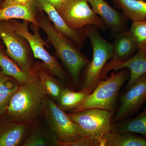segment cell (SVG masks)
I'll return each mask as SVG.
<instances>
[{
	"instance_id": "3",
	"label": "cell",
	"mask_w": 146,
	"mask_h": 146,
	"mask_svg": "<svg viewBox=\"0 0 146 146\" xmlns=\"http://www.w3.org/2000/svg\"><path fill=\"white\" fill-rule=\"evenodd\" d=\"M83 29L91 42L93 58L86 67L82 89L92 93L102 79V74L108 60L112 58L113 46L112 43L108 42L100 34L96 27L89 25Z\"/></svg>"
},
{
	"instance_id": "20",
	"label": "cell",
	"mask_w": 146,
	"mask_h": 146,
	"mask_svg": "<svg viewBox=\"0 0 146 146\" xmlns=\"http://www.w3.org/2000/svg\"><path fill=\"white\" fill-rule=\"evenodd\" d=\"M0 67L1 74L16 80L18 83L22 84L33 81L37 77L25 72L16 63L9 58L0 50Z\"/></svg>"
},
{
	"instance_id": "8",
	"label": "cell",
	"mask_w": 146,
	"mask_h": 146,
	"mask_svg": "<svg viewBox=\"0 0 146 146\" xmlns=\"http://www.w3.org/2000/svg\"><path fill=\"white\" fill-rule=\"evenodd\" d=\"M58 12L73 29H82L89 25L95 26L103 31L108 29L102 19L90 8L87 0H65Z\"/></svg>"
},
{
	"instance_id": "10",
	"label": "cell",
	"mask_w": 146,
	"mask_h": 146,
	"mask_svg": "<svg viewBox=\"0 0 146 146\" xmlns=\"http://www.w3.org/2000/svg\"><path fill=\"white\" fill-rule=\"evenodd\" d=\"M120 102L112 123L136 114L146 103V73L127 88L120 99Z\"/></svg>"
},
{
	"instance_id": "19",
	"label": "cell",
	"mask_w": 146,
	"mask_h": 146,
	"mask_svg": "<svg viewBox=\"0 0 146 146\" xmlns=\"http://www.w3.org/2000/svg\"><path fill=\"white\" fill-rule=\"evenodd\" d=\"M114 5L122 11L127 20L132 22L146 19V2L145 0H113Z\"/></svg>"
},
{
	"instance_id": "17",
	"label": "cell",
	"mask_w": 146,
	"mask_h": 146,
	"mask_svg": "<svg viewBox=\"0 0 146 146\" xmlns=\"http://www.w3.org/2000/svg\"><path fill=\"white\" fill-rule=\"evenodd\" d=\"M100 146H146V138L137 133L110 131L100 141Z\"/></svg>"
},
{
	"instance_id": "5",
	"label": "cell",
	"mask_w": 146,
	"mask_h": 146,
	"mask_svg": "<svg viewBox=\"0 0 146 146\" xmlns=\"http://www.w3.org/2000/svg\"><path fill=\"white\" fill-rule=\"evenodd\" d=\"M42 113L56 142H74L86 136L79 126L46 95L44 98Z\"/></svg>"
},
{
	"instance_id": "23",
	"label": "cell",
	"mask_w": 146,
	"mask_h": 146,
	"mask_svg": "<svg viewBox=\"0 0 146 146\" xmlns=\"http://www.w3.org/2000/svg\"><path fill=\"white\" fill-rule=\"evenodd\" d=\"M36 76L39 78L46 95L57 101L64 88L57 80L50 76L43 68L35 70Z\"/></svg>"
},
{
	"instance_id": "22",
	"label": "cell",
	"mask_w": 146,
	"mask_h": 146,
	"mask_svg": "<svg viewBox=\"0 0 146 146\" xmlns=\"http://www.w3.org/2000/svg\"><path fill=\"white\" fill-rule=\"evenodd\" d=\"M18 84L14 79L0 73V116L7 111L12 97L19 88Z\"/></svg>"
},
{
	"instance_id": "11",
	"label": "cell",
	"mask_w": 146,
	"mask_h": 146,
	"mask_svg": "<svg viewBox=\"0 0 146 146\" xmlns=\"http://www.w3.org/2000/svg\"><path fill=\"white\" fill-rule=\"evenodd\" d=\"M114 38L112 43L113 54L112 59L106 65L102 74V79L104 78L109 72L111 66L127 60L138 50L136 41L129 31L121 32L115 35Z\"/></svg>"
},
{
	"instance_id": "24",
	"label": "cell",
	"mask_w": 146,
	"mask_h": 146,
	"mask_svg": "<svg viewBox=\"0 0 146 146\" xmlns=\"http://www.w3.org/2000/svg\"><path fill=\"white\" fill-rule=\"evenodd\" d=\"M129 31L136 41L138 50H146V19L132 22Z\"/></svg>"
},
{
	"instance_id": "7",
	"label": "cell",
	"mask_w": 146,
	"mask_h": 146,
	"mask_svg": "<svg viewBox=\"0 0 146 146\" xmlns=\"http://www.w3.org/2000/svg\"><path fill=\"white\" fill-rule=\"evenodd\" d=\"M27 21L23 23L17 21L11 22V26L18 35L28 42L34 57L42 61L44 68L53 75L64 80L65 75L57 60L47 51L44 46L46 44L41 38L39 33V27L32 24L31 29L33 33L29 30Z\"/></svg>"
},
{
	"instance_id": "14",
	"label": "cell",
	"mask_w": 146,
	"mask_h": 146,
	"mask_svg": "<svg viewBox=\"0 0 146 146\" xmlns=\"http://www.w3.org/2000/svg\"><path fill=\"white\" fill-rule=\"evenodd\" d=\"M146 50H138L136 54L123 62L115 64L110 68L115 72L124 68L130 71V76L126 88L129 87L136 80L146 73Z\"/></svg>"
},
{
	"instance_id": "15",
	"label": "cell",
	"mask_w": 146,
	"mask_h": 146,
	"mask_svg": "<svg viewBox=\"0 0 146 146\" xmlns=\"http://www.w3.org/2000/svg\"><path fill=\"white\" fill-rule=\"evenodd\" d=\"M34 1L24 5H14L0 8V22L10 19H22L39 27V23L34 13Z\"/></svg>"
},
{
	"instance_id": "9",
	"label": "cell",
	"mask_w": 146,
	"mask_h": 146,
	"mask_svg": "<svg viewBox=\"0 0 146 146\" xmlns=\"http://www.w3.org/2000/svg\"><path fill=\"white\" fill-rule=\"evenodd\" d=\"M0 38L5 45L7 54L21 69L28 74L36 76L32 66L26 40L14 31L10 23H0Z\"/></svg>"
},
{
	"instance_id": "12",
	"label": "cell",
	"mask_w": 146,
	"mask_h": 146,
	"mask_svg": "<svg viewBox=\"0 0 146 146\" xmlns=\"http://www.w3.org/2000/svg\"><path fill=\"white\" fill-rule=\"evenodd\" d=\"M92 9L104 22L112 36L126 31L127 19L104 0H87Z\"/></svg>"
},
{
	"instance_id": "26",
	"label": "cell",
	"mask_w": 146,
	"mask_h": 146,
	"mask_svg": "<svg viewBox=\"0 0 146 146\" xmlns=\"http://www.w3.org/2000/svg\"><path fill=\"white\" fill-rule=\"evenodd\" d=\"M56 145L58 146H100L99 141L92 140L85 136L74 142L62 143L56 142Z\"/></svg>"
},
{
	"instance_id": "6",
	"label": "cell",
	"mask_w": 146,
	"mask_h": 146,
	"mask_svg": "<svg viewBox=\"0 0 146 146\" xmlns=\"http://www.w3.org/2000/svg\"><path fill=\"white\" fill-rule=\"evenodd\" d=\"M71 120L79 126L86 136L99 141L110 132L114 112L105 110L92 108L68 114Z\"/></svg>"
},
{
	"instance_id": "25",
	"label": "cell",
	"mask_w": 146,
	"mask_h": 146,
	"mask_svg": "<svg viewBox=\"0 0 146 146\" xmlns=\"http://www.w3.org/2000/svg\"><path fill=\"white\" fill-rule=\"evenodd\" d=\"M48 145L44 135L37 130L31 133L29 138L23 143V146H46Z\"/></svg>"
},
{
	"instance_id": "16",
	"label": "cell",
	"mask_w": 146,
	"mask_h": 146,
	"mask_svg": "<svg viewBox=\"0 0 146 146\" xmlns=\"http://www.w3.org/2000/svg\"><path fill=\"white\" fill-rule=\"evenodd\" d=\"M29 123L13 122L0 128V146L20 145L27 132Z\"/></svg>"
},
{
	"instance_id": "2",
	"label": "cell",
	"mask_w": 146,
	"mask_h": 146,
	"mask_svg": "<svg viewBox=\"0 0 146 146\" xmlns=\"http://www.w3.org/2000/svg\"><path fill=\"white\" fill-rule=\"evenodd\" d=\"M37 20L39 27L46 33L48 40L54 48L58 56L70 72L78 86L81 71L90 61L68 41V38L58 31L49 18L42 15Z\"/></svg>"
},
{
	"instance_id": "28",
	"label": "cell",
	"mask_w": 146,
	"mask_h": 146,
	"mask_svg": "<svg viewBox=\"0 0 146 146\" xmlns=\"http://www.w3.org/2000/svg\"><path fill=\"white\" fill-rule=\"evenodd\" d=\"M58 11L60 10L65 0H46Z\"/></svg>"
},
{
	"instance_id": "27",
	"label": "cell",
	"mask_w": 146,
	"mask_h": 146,
	"mask_svg": "<svg viewBox=\"0 0 146 146\" xmlns=\"http://www.w3.org/2000/svg\"><path fill=\"white\" fill-rule=\"evenodd\" d=\"M32 1V0H5L2 4V7L14 5L26 4Z\"/></svg>"
},
{
	"instance_id": "29",
	"label": "cell",
	"mask_w": 146,
	"mask_h": 146,
	"mask_svg": "<svg viewBox=\"0 0 146 146\" xmlns=\"http://www.w3.org/2000/svg\"></svg>"
},
{
	"instance_id": "18",
	"label": "cell",
	"mask_w": 146,
	"mask_h": 146,
	"mask_svg": "<svg viewBox=\"0 0 146 146\" xmlns=\"http://www.w3.org/2000/svg\"><path fill=\"white\" fill-rule=\"evenodd\" d=\"M110 132L138 133L146 138V108L135 117L127 118L113 123Z\"/></svg>"
},
{
	"instance_id": "21",
	"label": "cell",
	"mask_w": 146,
	"mask_h": 146,
	"mask_svg": "<svg viewBox=\"0 0 146 146\" xmlns=\"http://www.w3.org/2000/svg\"><path fill=\"white\" fill-rule=\"evenodd\" d=\"M91 93L84 89L79 91L63 89L57 101L58 106L64 111L73 110L81 104Z\"/></svg>"
},
{
	"instance_id": "13",
	"label": "cell",
	"mask_w": 146,
	"mask_h": 146,
	"mask_svg": "<svg viewBox=\"0 0 146 146\" xmlns=\"http://www.w3.org/2000/svg\"><path fill=\"white\" fill-rule=\"evenodd\" d=\"M35 6L44 11L52 22L56 30L67 38L73 40L80 46H83L86 36L83 29L82 31L70 28L56 9L46 0H33Z\"/></svg>"
},
{
	"instance_id": "4",
	"label": "cell",
	"mask_w": 146,
	"mask_h": 146,
	"mask_svg": "<svg viewBox=\"0 0 146 146\" xmlns=\"http://www.w3.org/2000/svg\"><path fill=\"white\" fill-rule=\"evenodd\" d=\"M121 70L112 74L107 79L100 80L89 96L72 112L92 108L114 112L120 89L130 76V71L127 68Z\"/></svg>"
},
{
	"instance_id": "1",
	"label": "cell",
	"mask_w": 146,
	"mask_h": 146,
	"mask_svg": "<svg viewBox=\"0 0 146 146\" xmlns=\"http://www.w3.org/2000/svg\"><path fill=\"white\" fill-rule=\"evenodd\" d=\"M46 95L38 77L22 84L12 97L7 113L13 122L30 123L42 113Z\"/></svg>"
}]
</instances>
